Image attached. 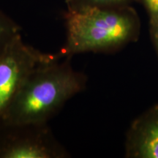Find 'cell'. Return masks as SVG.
<instances>
[{
	"mask_svg": "<svg viewBox=\"0 0 158 158\" xmlns=\"http://www.w3.org/2000/svg\"><path fill=\"white\" fill-rule=\"evenodd\" d=\"M130 152L142 158H158V119L151 122L131 140Z\"/></svg>",
	"mask_w": 158,
	"mask_h": 158,
	"instance_id": "5",
	"label": "cell"
},
{
	"mask_svg": "<svg viewBox=\"0 0 158 158\" xmlns=\"http://www.w3.org/2000/svg\"><path fill=\"white\" fill-rule=\"evenodd\" d=\"M132 0H72L68 7H97L103 8L125 7Z\"/></svg>",
	"mask_w": 158,
	"mask_h": 158,
	"instance_id": "7",
	"label": "cell"
},
{
	"mask_svg": "<svg viewBox=\"0 0 158 158\" xmlns=\"http://www.w3.org/2000/svg\"><path fill=\"white\" fill-rule=\"evenodd\" d=\"M64 1H65V2H66L67 4H68L69 2H70L72 1V0H64Z\"/></svg>",
	"mask_w": 158,
	"mask_h": 158,
	"instance_id": "10",
	"label": "cell"
},
{
	"mask_svg": "<svg viewBox=\"0 0 158 158\" xmlns=\"http://www.w3.org/2000/svg\"><path fill=\"white\" fill-rule=\"evenodd\" d=\"M48 123L10 124L0 122V158L70 157Z\"/></svg>",
	"mask_w": 158,
	"mask_h": 158,
	"instance_id": "3",
	"label": "cell"
},
{
	"mask_svg": "<svg viewBox=\"0 0 158 158\" xmlns=\"http://www.w3.org/2000/svg\"><path fill=\"white\" fill-rule=\"evenodd\" d=\"M152 31L154 37H155L156 44L158 48V20H154L152 21Z\"/></svg>",
	"mask_w": 158,
	"mask_h": 158,
	"instance_id": "9",
	"label": "cell"
},
{
	"mask_svg": "<svg viewBox=\"0 0 158 158\" xmlns=\"http://www.w3.org/2000/svg\"><path fill=\"white\" fill-rule=\"evenodd\" d=\"M64 19L67 38L59 52L62 57L116 48L130 41L137 28L135 15L127 7H68Z\"/></svg>",
	"mask_w": 158,
	"mask_h": 158,
	"instance_id": "2",
	"label": "cell"
},
{
	"mask_svg": "<svg viewBox=\"0 0 158 158\" xmlns=\"http://www.w3.org/2000/svg\"><path fill=\"white\" fill-rule=\"evenodd\" d=\"M56 56L27 45L21 34L12 40L0 54V118L31 73Z\"/></svg>",
	"mask_w": 158,
	"mask_h": 158,
	"instance_id": "4",
	"label": "cell"
},
{
	"mask_svg": "<svg viewBox=\"0 0 158 158\" xmlns=\"http://www.w3.org/2000/svg\"><path fill=\"white\" fill-rule=\"evenodd\" d=\"M72 57L40 64L26 79L0 118L10 124L48 123L68 100L86 87V77L71 64Z\"/></svg>",
	"mask_w": 158,
	"mask_h": 158,
	"instance_id": "1",
	"label": "cell"
},
{
	"mask_svg": "<svg viewBox=\"0 0 158 158\" xmlns=\"http://www.w3.org/2000/svg\"><path fill=\"white\" fill-rule=\"evenodd\" d=\"M20 30L19 26L0 10V54L12 40L20 34Z\"/></svg>",
	"mask_w": 158,
	"mask_h": 158,
	"instance_id": "6",
	"label": "cell"
},
{
	"mask_svg": "<svg viewBox=\"0 0 158 158\" xmlns=\"http://www.w3.org/2000/svg\"><path fill=\"white\" fill-rule=\"evenodd\" d=\"M143 2L151 17V21L158 20V0H143Z\"/></svg>",
	"mask_w": 158,
	"mask_h": 158,
	"instance_id": "8",
	"label": "cell"
}]
</instances>
